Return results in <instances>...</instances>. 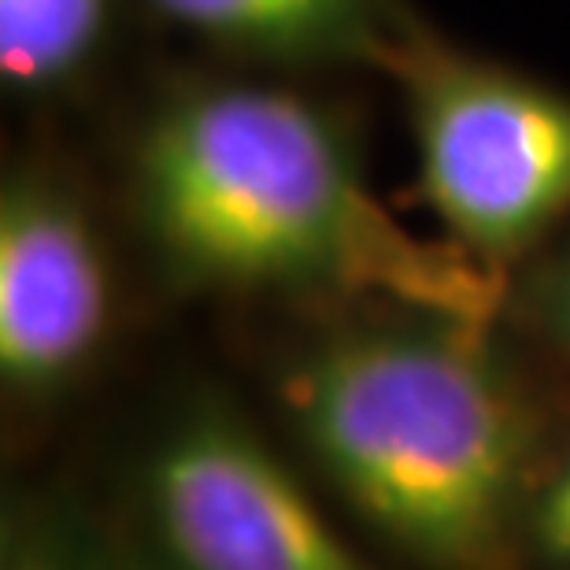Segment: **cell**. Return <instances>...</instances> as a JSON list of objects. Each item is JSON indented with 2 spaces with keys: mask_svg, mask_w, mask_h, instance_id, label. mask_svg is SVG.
I'll use <instances>...</instances> for the list:
<instances>
[{
  "mask_svg": "<svg viewBox=\"0 0 570 570\" xmlns=\"http://www.w3.org/2000/svg\"><path fill=\"white\" fill-rule=\"evenodd\" d=\"M138 208L167 264L200 285L379 293L474 326L504 301L500 271L396 223L334 122L278 89L167 100L138 145Z\"/></svg>",
  "mask_w": 570,
  "mask_h": 570,
  "instance_id": "cell-1",
  "label": "cell"
},
{
  "mask_svg": "<svg viewBox=\"0 0 570 570\" xmlns=\"http://www.w3.org/2000/svg\"><path fill=\"white\" fill-rule=\"evenodd\" d=\"M285 407L337 493L426 570H515L538 419L489 326L412 312L318 341Z\"/></svg>",
  "mask_w": 570,
  "mask_h": 570,
  "instance_id": "cell-2",
  "label": "cell"
},
{
  "mask_svg": "<svg viewBox=\"0 0 570 570\" xmlns=\"http://www.w3.org/2000/svg\"><path fill=\"white\" fill-rule=\"evenodd\" d=\"M404 82L419 181L449 242L504 271L570 212V97L407 30Z\"/></svg>",
  "mask_w": 570,
  "mask_h": 570,
  "instance_id": "cell-3",
  "label": "cell"
},
{
  "mask_svg": "<svg viewBox=\"0 0 570 570\" xmlns=\"http://www.w3.org/2000/svg\"><path fill=\"white\" fill-rule=\"evenodd\" d=\"M145 497L175 570H374L271 444L219 401L186 407L164 430Z\"/></svg>",
  "mask_w": 570,
  "mask_h": 570,
  "instance_id": "cell-4",
  "label": "cell"
},
{
  "mask_svg": "<svg viewBox=\"0 0 570 570\" xmlns=\"http://www.w3.org/2000/svg\"><path fill=\"white\" fill-rule=\"evenodd\" d=\"M108 267L86 212L45 175H19L0 197V374L45 396L94 360L108 326Z\"/></svg>",
  "mask_w": 570,
  "mask_h": 570,
  "instance_id": "cell-5",
  "label": "cell"
},
{
  "mask_svg": "<svg viewBox=\"0 0 570 570\" xmlns=\"http://www.w3.org/2000/svg\"><path fill=\"white\" fill-rule=\"evenodd\" d=\"M193 33L282 60H390L404 38L390 0H148Z\"/></svg>",
  "mask_w": 570,
  "mask_h": 570,
  "instance_id": "cell-6",
  "label": "cell"
},
{
  "mask_svg": "<svg viewBox=\"0 0 570 570\" xmlns=\"http://www.w3.org/2000/svg\"><path fill=\"white\" fill-rule=\"evenodd\" d=\"M108 0H0V75L11 94H45L97 49Z\"/></svg>",
  "mask_w": 570,
  "mask_h": 570,
  "instance_id": "cell-7",
  "label": "cell"
},
{
  "mask_svg": "<svg viewBox=\"0 0 570 570\" xmlns=\"http://www.w3.org/2000/svg\"><path fill=\"white\" fill-rule=\"evenodd\" d=\"M4 570H105L75 538L52 530H19L8 538Z\"/></svg>",
  "mask_w": 570,
  "mask_h": 570,
  "instance_id": "cell-8",
  "label": "cell"
},
{
  "mask_svg": "<svg viewBox=\"0 0 570 570\" xmlns=\"http://www.w3.org/2000/svg\"><path fill=\"white\" fill-rule=\"evenodd\" d=\"M530 533L549 560L570 563V455L560 471H556V478L541 493V500L533 504Z\"/></svg>",
  "mask_w": 570,
  "mask_h": 570,
  "instance_id": "cell-9",
  "label": "cell"
},
{
  "mask_svg": "<svg viewBox=\"0 0 570 570\" xmlns=\"http://www.w3.org/2000/svg\"><path fill=\"white\" fill-rule=\"evenodd\" d=\"M533 307L544 330L570 352V248L533 285Z\"/></svg>",
  "mask_w": 570,
  "mask_h": 570,
  "instance_id": "cell-10",
  "label": "cell"
}]
</instances>
